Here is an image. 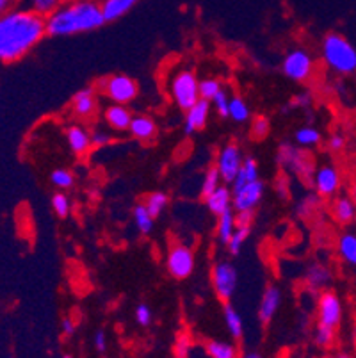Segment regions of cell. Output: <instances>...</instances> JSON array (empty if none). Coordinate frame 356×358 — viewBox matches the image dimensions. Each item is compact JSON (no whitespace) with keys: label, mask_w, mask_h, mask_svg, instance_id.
<instances>
[{"label":"cell","mask_w":356,"mask_h":358,"mask_svg":"<svg viewBox=\"0 0 356 358\" xmlns=\"http://www.w3.org/2000/svg\"><path fill=\"white\" fill-rule=\"evenodd\" d=\"M47 32V18L25 6L0 15V63H16L31 54Z\"/></svg>","instance_id":"1"},{"label":"cell","mask_w":356,"mask_h":358,"mask_svg":"<svg viewBox=\"0 0 356 358\" xmlns=\"http://www.w3.org/2000/svg\"><path fill=\"white\" fill-rule=\"evenodd\" d=\"M100 0H64V4L47 16V32L52 38L86 34L106 25Z\"/></svg>","instance_id":"2"},{"label":"cell","mask_w":356,"mask_h":358,"mask_svg":"<svg viewBox=\"0 0 356 358\" xmlns=\"http://www.w3.org/2000/svg\"><path fill=\"white\" fill-rule=\"evenodd\" d=\"M321 57L337 75L356 73V47L341 32H329L321 41Z\"/></svg>","instance_id":"3"},{"label":"cell","mask_w":356,"mask_h":358,"mask_svg":"<svg viewBox=\"0 0 356 358\" xmlns=\"http://www.w3.org/2000/svg\"><path fill=\"white\" fill-rule=\"evenodd\" d=\"M171 99L175 106L182 110H189L200 96V80L192 70H180L171 79Z\"/></svg>","instance_id":"4"},{"label":"cell","mask_w":356,"mask_h":358,"mask_svg":"<svg viewBox=\"0 0 356 358\" xmlns=\"http://www.w3.org/2000/svg\"><path fill=\"white\" fill-rule=\"evenodd\" d=\"M276 162L283 169L290 171L299 178L313 177V162L306 152H303L301 146H294L290 141H282L278 145V154H276Z\"/></svg>","instance_id":"5"},{"label":"cell","mask_w":356,"mask_h":358,"mask_svg":"<svg viewBox=\"0 0 356 358\" xmlns=\"http://www.w3.org/2000/svg\"><path fill=\"white\" fill-rule=\"evenodd\" d=\"M98 90L102 91V95L109 99L113 103H120V106H129L134 102L139 93V86L136 80L129 75H111L98 83Z\"/></svg>","instance_id":"6"},{"label":"cell","mask_w":356,"mask_h":358,"mask_svg":"<svg viewBox=\"0 0 356 358\" xmlns=\"http://www.w3.org/2000/svg\"><path fill=\"white\" fill-rule=\"evenodd\" d=\"M212 287H214L218 298L223 303H230L232 298L237 292V285H239V271L235 268L230 260H220L214 264L211 273Z\"/></svg>","instance_id":"7"},{"label":"cell","mask_w":356,"mask_h":358,"mask_svg":"<svg viewBox=\"0 0 356 358\" xmlns=\"http://www.w3.org/2000/svg\"><path fill=\"white\" fill-rule=\"evenodd\" d=\"M315 70L313 55L305 48H292L282 61V71L287 79L294 83H306Z\"/></svg>","instance_id":"8"},{"label":"cell","mask_w":356,"mask_h":358,"mask_svg":"<svg viewBox=\"0 0 356 358\" xmlns=\"http://www.w3.org/2000/svg\"><path fill=\"white\" fill-rule=\"evenodd\" d=\"M196 257L185 244H173L166 257V269L175 280H187L194 273Z\"/></svg>","instance_id":"9"},{"label":"cell","mask_w":356,"mask_h":358,"mask_svg":"<svg viewBox=\"0 0 356 358\" xmlns=\"http://www.w3.org/2000/svg\"><path fill=\"white\" fill-rule=\"evenodd\" d=\"M344 305L337 292L325 291L318 298V324L337 330L342 323Z\"/></svg>","instance_id":"10"},{"label":"cell","mask_w":356,"mask_h":358,"mask_svg":"<svg viewBox=\"0 0 356 358\" xmlns=\"http://www.w3.org/2000/svg\"><path fill=\"white\" fill-rule=\"evenodd\" d=\"M243 162V150H241V146L237 145V143H227V145L220 150L218 161H215V168H218V171L221 173L223 184L232 185V182L235 180V177L239 173Z\"/></svg>","instance_id":"11"},{"label":"cell","mask_w":356,"mask_h":358,"mask_svg":"<svg viewBox=\"0 0 356 358\" xmlns=\"http://www.w3.org/2000/svg\"><path fill=\"white\" fill-rule=\"evenodd\" d=\"M312 184L321 198H335L341 191L342 177L335 164H322L313 171Z\"/></svg>","instance_id":"12"},{"label":"cell","mask_w":356,"mask_h":358,"mask_svg":"<svg viewBox=\"0 0 356 358\" xmlns=\"http://www.w3.org/2000/svg\"><path fill=\"white\" fill-rule=\"evenodd\" d=\"M264 193H266V184L262 180H257L243 189L235 191L234 210L235 213H255V209L262 201Z\"/></svg>","instance_id":"13"},{"label":"cell","mask_w":356,"mask_h":358,"mask_svg":"<svg viewBox=\"0 0 356 358\" xmlns=\"http://www.w3.org/2000/svg\"><path fill=\"white\" fill-rule=\"evenodd\" d=\"M98 110V90L97 87H83L71 99V113L78 120H90Z\"/></svg>","instance_id":"14"},{"label":"cell","mask_w":356,"mask_h":358,"mask_svg":"<svg viewBox=\"0 0 356 358\" xmlns=\"http://www.w3.org/2000/svg\"><path fill=\"white\" fill-rule=\"evenodd\" d=\"M333 280V271L326 262L310 264L305 271V284L315 294H321L329 287Z\"/></svg>","instance_id":"15"},{"label":"cell","mask_w":356,"mask_h":358,"mask_svg":"<svg viewBox=\"0 0 356 358\" xmlns=\"http://www.w3.org/2000/svg\"><path fill=\"white\" fill-rule=\"evenodd\" d=\"M211 116V102L200 99L189 110H185L184 118V132L187 136H192L198 130L205 129Z\"/></svg>","instance_id":"16"},{"label":"cell","mask_w":356,"mask_h":358,"mask_svg":"<svg viewBox=\"0 0 356 358\" xmlns=\"http://www.w3.org/2000/svg\"><path fill=\"white\" fill-rule=\"evenodd\" d=\"M282 305V291L276 285H267L262 292L259 303V321L262 324L271 323V319L276 315Z\"/></svg>","instance_id":"17"},{"label":"cell","mask_w":356,"mask_h":358,"mask_svg":"<svg viewBox=\"0 0 356 358\" xmlns=\"http://www.w3.org/2000/svg\"><path fill=\"white\" fill-rule=\"evenodd\" d=\"M66 136V143L70 146L71 154L77 155V157H83L90 152V148L93 146L91 141V132L87 129H84L83 125H70L64 132Z\"/></svg>","instance_id":"18"},{"label":"cell","mask_w":356,"mask_h":358,"mask_svg":"<svg viewBox=\"0 0 356 358\" xmlns=\"http://www.w3.org/2000/svg\"><path fill=\"white\" fill-rule=\"evenodd\" d=\"M132 113L127 106H120V103H111L104 110V120L109 129L116 130V132H127L132 123Z\"/></svg>","instance_id":"19"},{"label":"cell","mask_w":356,"mask_h":358,"mask_svg":"<svg viewBox=\"0 0 356 358\" xmlns=\"http://www.w3.org/2000/svg\"><path fill=\"white\" fill-rule=\"evenodd\" d=\"M205 205H207V209L212 214H215V216H221L227 210L234 209V193H232L230 185H220L214 193L205 198Z\"/></svg>","instance_id":"20"},{"label":"cell","mask_w":356,"mask_h":358,"mask_svg":"<svg viewBox=\"0 0 356 358\" xmlns=\"http://www.w3.org/2000/svg\"><path fill=\"white\" fill-rule=\"evenodd\" d=\"M332 216L342 227H351L356 220V205L351 196L333 198Z\"/></svg>","instance_id":"21"},{"label":"cell","mask_w":356,"mask_h":358,"mask_svg":"<svg viewBox=\"0 0 356 358\" xmlns=\"http://www.w3.org/2000/svg\"><path fill=\"white\" fill-rule=\"evenodd\" d=\"M337 253L348 268L356 271V230L348 229L339 236Z\"/></svg>","instance_id":"22"},{"label":"cell","mask_w":356,"mask_h":358,"mask_svg":"<svg viewBox=\"0 0 356 358\" xmlns=\"http://www.w3.org/2000/svg\"><path fill=\"white\" fill-rule=\"evenodd\" d=\"M260 180V169H259V162H257V159L251 157V155H248V157H244V162L243 166H241L239 173H237V177H235V180L232 182V193H235V191L243 189V187H246V185L253 184V182Z\"/></svg>","instance_id":"23"},{"label":"cell","mask_w":356,"mask_h":358,"mask_svg":"<svg viewBox=\"0 0 356 358\" xmlns=\"http://www.w3.org/2000/svg\"><path fill=\"white\" fill-rule=\"evenodd\" d=\"M139 2L141 0H100V6H102L104 18H106L107 24H113V22L129 15Z\"/></svg>","instance_id":"24"},{"label":"cell","mask_w":356,"mask_h":358,"mask_svg":"<svg viewBox=\"0 0 356 358\" xmlns=\"http://www.w3.org/2000/svg\"><path fill=\"white\" fill-rule=\"evenodd\" d=\"M129 132L132 134V138L139 139V141H150L157 134V123L150 116L137 115L132 118Z\"/></svg>","instance_id":"25"},{"label":"cell","mask_w":356,"mask_h":358,"mask_svg":"<svg viewBox=\"0 0 356 358\" xmlns=\"http://www.w3.org/2000/svg\"><path fill=\"white\" fill-rule=\"evenodd\" d=\"M223 319L225 324H227L228 334L232 335L234 338H241L244 334V321L243 315L239 314V310L234 307L232 303H225L223 305Z\"/></svg>","instance_id":"26"},{"label":"cell","mask_w":356,"mask_h":358,"mask_svg":"<svg viewBox=\"0 0 356 358\" xmlns=\"http://www.w3.org/2000/svg\"><path fill=\"white\" fill-rule=\"evenodd\" d=\"M235 229H237V220H235L234 209L227 210V213H223L221 216H218V229H215V232H218V241H220L221 244L227 246L228 241L234 236Z\"/></svg>","instance_id":"27"},{"label":"cell","mask_w":356,"mask_h":358,"mask_svg":"<svg viewBox=\"0 0 356 358\" xmlns=\"http://www.w3.org/2000/svg\"><path fill=\"white\" fill-rule=\"evenodd\" d=\"M134 216V224H136L137 232L141 236H148L153 232V227H155V217L148 213L145 203H137L132 210Z\"/></svg>","instance_id":"28"},{"label":"cell","mask_w":356,"mask_h":358,"mask_svg":"<svg viewBox=\"0 0 356 358\" xmlns=\"http://www.w3.org/2000/svg\"><path fill=\"white\" fill-rule=\"evenodd\" d=\"M294 141L296 145L301 146V148H315L322 143V134L319 132V129L312 125L301 127V129L296 130V134H294Z\"/></svg>","instance_id":"29"},{"label":"cell","mask_w":356,"mask_h":358,"mask_svg":"<svg viewBox=\"0 0 356 358\" xmlns=\"http://www.w3.org/2000/svg\"><path fill=\"white\" fill-rule=\"evenodd\" d=\"M250 234H251V224H237L234 236H232V239L228 241L227 244L228 253H230L232 257H237L241 252H243L244 244H246Z\"/></svg>","instance_id":"30"},{"label":"cell","mask_w":356,"mask_h":358,"mask_svg":"<svg viewBox=\"0 0 356 358\" xmlns=\"http://www.w3.org/2000/svg\"><path fill=\"white\" fill-rule=\"evenodd\" d=\"M251 116V109L248 102L241 96H232L230 107H228V118L234 120L235 123H246Z\"/></svg>","instance_id":"31"},{"label":"cell","mask_w":356,"mask_h":358,"mask_svg":"<svg viewBox=\"0 0 356 358\" xmlns=\"http://www.w3.org/2000/svg\"><path fill=\"white\" fill-rule=\"evenodd\" d=\"M205 351L211 358H237V348L225 341H208Z\"/></svg>","instance_id":"32"},{"label":"cell","mask_w":356,"mask_h":358,"mask_svg":"<svg viewBox=\"0 0 356 358\" xmlns=\"http://www.w3.org/2000/svg\"><path fill=\"white\" fill-rule=\"evenodd\" d=\"M169 203V198L168 194L162 193V191H157V193H152L146 196L145 200V205L146 209H148V213L152 214L153 217H159L162 213H164V209L168 207Z\"/></svg>","instance_id":"33"},{"label":"cell","mask_w":356,"mask_h":358,"mask_svg":"<svg viewBox=\"0 0 356 358\" xmlns=\"http://www.w3.org/2000/svg\"><path fill=\"white\" fill-rule=\"evenodd\" d=\"M64 4V0H25V8L32 9L34 13L41 16H50L55 9H59Z\"/></svg>","instance_id":"34"},{"label":"cell","mask_w":356,"mask_h":358,"mask_svg":"<svg viewBox=\"0 0 356 358\" xmlns=\"http://www.w3.org/2000/svg\"><path fill=\"white\" fill-rule=\"evenodd\" d=\"M50 182H52V185H54V187H57L59 191H68L73 187L75 177L70 169L57 168L50 173Z\"/></svg>","instance_id":"35"},{"label":"cell","mask_w":356,"mask_h":358,"mask_svg":"<svg viewBox=\"0 0 356 358\" xmlns=\"http://www.w3.org/2000/svg\"><path fill=\"white\" fill-rule=\"evenodd\" d=\"M221 182H223V178H221V173L218 171V168H215V166L208 168V171L205 173L204 180H201V196L207 198L208 194L214 193V191L218 189L220 185H223Z\"/></svg>","instance_id":"36"},{"label":"cell","mask_w":356,"mask_h":358,"mask_svg":"<svg viewBox=\"0 0 356 358\" xmlns=\"http://www.w3.org/2000/svg\"><path fill=\"white\" fill-rule=\"evenodd\" d=\"M50 205H52V210H54L55 216L61 217V220H64V217L70 216L71 201H70V198H68V194H64L63 191H59V193H55L54 196H52Z\"/></svg>","instance_id":"37"},{"label":"cell","mask_w":356,"mask_h":358,"mask_svg":"<svg viewBox=\"0 0 356 358\" xmlns=\"http://www.w3.org/2000/svg\"><path fill=\"white\" fill-rule=\"evenodd\" d=\"M319 203H321V196L319 194H308V196H305L299 201L296 213H298L299 217H305L306 220V217H310L319 209Z\"/></svg>","instance_id":"38"},{"label":"cell","mask_w":356,"mask_h":358,"mask_svg":"<svg viewBox=\"0 0 356 358\" xmlns=\"http://www.w3.org/2000/svg\"><path fill=\"white\" fill-rule=\"evenodd\" d=\"M223 90V84L218 79H204L200 80V96L207 102H212L214 96Z\"/></svg>","instance_id":"39"},{"label":"cell","mask_w":356,"mask_h":358,"mask_svg":"<svg viewBox=\"0 0 356 358\" xmlns=\"http://www.w3.org/2000/svg\"><path fill=\"white\" fill-rule=\"evenodd\" d=\"M333 341H335V330L326 327H319V324L315 327V330H313V343L318 344L319 348L326 350V348L332 346Z\"/></svg>","instance_id":"40"},{"label":"cell","mask_w":356,"mask_h":358,"mask_svg":"<svg viewBox=\"0 0 356 358\" xmlns=\"http://www.w3.org/2000/svg\"><path fill=\"white\" fill-rule=\"evenodd\" d=\"M271 130V122L267 116H257V118L251 122V130L250 134L253 136V139H264L267 138Z\"/></svg>","instance_id":"41"},{"label":"cell","mask_w":356,"mask_h":358,"mask_svg":"<svg viewBox=\"0 0 356 358\" xmlns=\"http://www.w3.org/2000/svg\"><path fill=\"white\" fill-rule=\"evenodd\" d=\"M230 99L232 96H228V91L221 90L218 95L214 96V100H212V106H214V109L218 110V115L221 116V118H228V107H230Z\"/></svg>","instance_id":"42"},{"label":"cell","mask_w":356,"mask_h":358,"mask_svg":"<svg viewBox=\"0 0 356 358\" xmlns=\"http://www.w3.org/2000/svg\"><path fill=\"white\" fill-rule=\"evenodd\" d=\"M191 351H192L191 337L185 334L178 335L175 341V357L176 358H189Z\"/></svg>","instance_id":"43"},{"label":"cell","mask_w":356,"mask_h":358,"mask_svg":"<svg viewBox=\"0 0 356 358\" xmlns=\"http://www.w3.org/2000/svg\"><path fill=\"white\" fill-rule=\"evenodd\" d=\"M136 321L139 327H150L152 324V319H153V312L152 308L148 307L146 303H139L136 307Z\"/></svg>","instance_id":"44"},{"label":"cell","mask_w":356,"mask_h":358,"mask_svg":"<svg viewBox=\"0 0 356 358\" xmlns=\"http://www.w3.org/2000/svg\"><path fill=\"white\" fill-rule=\"evenodd\" d=\"M312 93H308V91H303V93H299V95L294 96L292 100L289 102V106L285 107V110H289L290 107H296V109H310L312 107Z\"/></svg>","instance_id":"45"},{"label":"cell","mask_w":356,"mask_h":358,"mask_svg":"<svg viewBox=\"0 0 356 358\" xmlns=\"http://www.w3.org/2000/svg\"><path fill=\"white\" fill-rule=\"evenodd\" d=\"M91 141H93V146H98V148H102V146H107L111 141H113V136L106 130H94L91 132Z\"/></svg>","instance_id":"46"},{"label":"cell","mask_w":356,"mask_h":358,"mask_svg":"<svg viewBox=\"0 0 356 358\" xmlns=\"http://www.w3.org/2000/svg\"><path fill=\"white\" fill-rule=\"evenodd\" d=\"M328 148H329V152H333V154H339V152H342V150L346 148L344 136L339 134V132L332 134V138L328 139Z\"/></svg>","instance_id":"47"},{"label":"cell","mask_w":356,"mask_h":358,"mask_svg":"<svg viewBox=\"0 0 356 358\" xmlns=\"http://www.w3.org/2000/svg\"><path fill=\"white\" fill-rule=\"evenodd\" d=\"M94 348H97L98 353H106L107 350V337L102 330H98L94 334Z\"/></svg>","instance_id":"48"},{"label":"cell","mask_w":356,"mask_h":358,"mask_svg":"<svg viewBox=\"0 0 356 358\" xmlns=\"http://www.w3.org/2000/svg\"><path fill=\"white\" fill-rule=\"evenodd\" d=\"M61 330H63V334L66 335V337H71V335H75V331H77V324L73 323V319L64 317L63 321H61Z\"/></svg>","instance_id":"49"},{"label":"cell","mask_w":356,"mask_h":358,"mask_svg":"<svg viewBox=\"0 0 356 358\" xmlns=\"http://www.w3.org/2000/svg\"><path fill=\"white\" fill-rule=\"evenodd\" d=\"M18 0H0V15L6 11H9L11 8H15Z\"/></svg>","instance_id":"50"},{"label":"cell","mask_w":356,"mask_h":358,"mask_svg":"<svg viewBox=\"0 0 356 358\" xmlns=\"http://www.w3.org/2000/svg\"><path fill=\"white\" fill-rule=\"evenodd\" d=\"M243 358H264L262 353H259V351H246V353L243 355Z\"/></svg>","instance_id":"51"},{"label":"cell","mask_w":356,"mask_h":358,"mask_svg":"<svg viewBox=\"0 0 356 358\" xmlns=\"http://www.w3.org/2000/svg\"><path fill=\"white\" fill-rule=\"evenodd\" d=\"M326 358H351V357L346 353H339V355H335V357H326Z\"/></svg>","instance_id":"52"},{"label":"cell","mask_w":356,"mask_h":358,"mask_svg":"<svg viewBox=\"0 0 356 358\" xmlns=\"http://www.w3.org/2000/svg\"><path fill=\"white\" fill-rule=\"evenodd\" d=\"M351 198H353V201H355V205H356V185L353 187V191H351Z\"/></svg>","instance_id":"53"},{"label":"cell","mask_w":356,"mask_h":358,"mask_svg":"<svg viewBox=\"0 0 356 358\" xmlns=\"http://www.w3.org/2000/svg\"><path fill=\"white\" fill-rule=\"evenodd\" d=\"M61 358H73V357H71V355H63V357H61Z\"/></svg>","instance_id":"54"}]
</instances>
